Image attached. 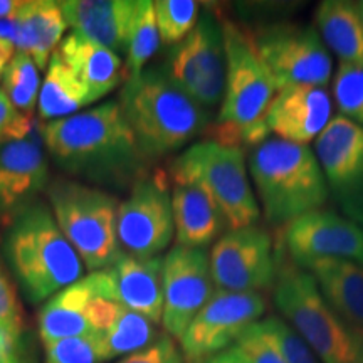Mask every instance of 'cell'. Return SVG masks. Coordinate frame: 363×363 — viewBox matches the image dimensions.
<instances>
[{
  "instance_id": "cell-1",
  "label": "cell",
  "mask_w": 363,
  "mask_h": 363,
  "mask_svg": "<svg viewBox=\"0 0 363 363\" xmlns=\"http://www.w3.org/2000/svg\"><path fill=\"white\" fill-rule=\"evenodd\" d=\"M45 150L66 174L123 189L147 175L148 160L118 101L54 120L40 128Z\"/></svg>"
},
{
  "instance_id": "cell-2",
  "label": "cell",
  "mask_w": 363,
  "mask_h": 363,
  "mask_svg": "<svg viewBox=\"0 0 363 363\" xmlns=\"http://www.w3.org/2000/svg\"><path fill=\"white\" fill-rule=\"evenodd\" d=\"M225 45V89L212 126L214 142L242 150L269 138L266 116L278 88L254 43L252 33L238 22L220 21Z\"/></svg>"
},
{
  "instance_id": "cell-3",
  "label": "cell",
  "mask_w": 363,
  "mask_h": 363,
  "mask_svg": "<svg viewBox=\"0 0 363 363\" xmlns=\"http://www.w3.org/2000/svg\"><path fill=\"white\" fill-rule=\"evenodd\" d=\"M120 106L148 162L185 147L211 123V111L184 93L163 67H150L126 79Z\"/></svg>"
},
{
  "instance_id": "cell-4",
  "label": "cell",
  "mask_w": 363,
  "mask_h": 363,
  "mask_svg": "<svg viewBox=\"0 0 363 363\" xmlns=\"http://www.w3.org/2000/svg\"><path fill=\"white\" fill-rule=\"evenodd\" d=\"M247 172L262 216L278 229L321 208L330 197L323 169L308 145L269 136L251 150Z\"/></svg>"
},
{
  "instance_id": "cell-5",
  "label": "cell",
  "mask_w": 363,
  "mask_h": 363,
  "mask_svg": "<svg viewBox=\"0 0 363 363\" xmlns=\"http://www.w3.org/2000/svg\"><path fill=\"white\" fill-rule=\"evenodd\" d=\"M4 256L33 305L48 301L83 276V259L59 229L52 212L38 201L9 222Z\"/></svg>"
},
{
  "instance_id": "cell-6",
  "label": "cell",
  "mask_w": 363,
  "mask_h": 363,
  "mask_svg": "<svg viewBox=\"0 0 363 363\" xmlns=\"http://www.w3.org/2000/svg\"><path fill=\"white\" fill-rule=\"evenodd\" d=\"M276 251L272 299L283 320L301 335L321 363H363V338L335 315L310 272L294 266L279 246Z\"/></svg>"
},
{
  "instance_id": "cell-7",
  "label": "cell",
  "mask_w": 363,
  "mask_h": 363,
  "mask_svg": "<svg viewBox=\"0 0 363 363\" xmlns=\"http://www.w3.org/2000/svg\"><path fill=\"white\" fill-rule=\"evenodd\" d=\"M48 197L59 229L91 272L110 267L123 252L118 240V207L113 195L81 182H49Z\"/></svg>"
},
{
  "instance_id": "cell-8",
  "label": "cell",
  "mask_w": 363,
  "mask_h": 363,
  "mask_svg": "<svg viewBox=\"0 0 363 363\" xmlns=\"http://www.w3.org/2000/svg\"><path fill=\"white\" fill-rule=\"evenodd\" d=\"M170 177L201 184L212 195L230 229L257 225L261 208L249 180L242 150L203 140L172 162Z\"/></svg>"
},
{
  "instance_id": "cell-9",
  "label": "cell",
  "mask_w": 363,
  "mask_h": 363,
  "mask_svg": "<svg viewBox=\"0 0 363 363\" xmlns=\"http://www.w3.org/2000/svg\"><path fill=\"white\" fill-rule=\"evenodd\" d=\"M252 38L278 89L330 84L333 57L316 27L278 21L254 30Z\"/></svg>"
},
{
  "instance_id": "cell-10",
  "label": "cell",
  "mask_w": 363,
  "mask_h": 363,
  "mask_svg": "<svg viewBox=\"0 0 363 363\" xmlns=\"http://www.w3.org/2000/svg\"><path fill=\"white\" fill-rule=\"evenodd\" d=\"M120 310L106 271H94L45 301L39 313L40 340L49 345L65 338L103 335L115 323Z\"/></svg>"
},
{
  "instance_id": "cell-11",
  "label": "cell",
  "mask_w": 363,
  "mask_h": 363,
  "mask_svg": "<svg viewBox=\"0 0 363 363\" xmlns=\"http://www.w3.org/2000/svg\"><path fill=\"white\" fill-rule=\"evenodd\" d=\"M163 71L202 108L219 106L225 89V45L214 13L206 11L199 17L192 33L174 45Z\"/></svg>"
},
{
  "instance_id": "cell-12",
  "label": "cell",
  "mask_w": 363,
  "mask_h": 363,
  "mask_svg": "<svg viewBox=\"0 0 363 363\" xmlns=\"http://www.w3.org/2000/svg\"><path fill=\"white\" fill-rule=\"evenodd\" d=\"M118 240L121 251L140 259L157 257L175 234L169 180L163 172L143 175L118 207Z\"/></svg>"
},
{
  "instance_id": "cell-13",
  "label": "cell",
  "mask_w": 363,
  "mask_h": 363,
  "mask_svg": "<svg viewBox=\"0 0 363 363\" xmlns=\"http://www.w3.org/2000/svg\"><path fill=\"white\" fill-rule=\"evenodd\" d=\"M208 259L219 291L261 293L276 283L278 251L264 227L227 230L214 242Z\"/></svg>"
},
{
  "instance_id": "cell-14",
  "label": "cell",
  "mask_w": 363,
  "mask_h": 363,
  "mask_svg": "<svg viewBox=\"0 0 363 363\" xmlns=\"http://www.w3.org/2000/svg\"><path fill=\"white\" fill-rule=\"evenodd\" d=\"M264 313L266 298L262 293L217 289L182 335L180 345L185 363H207L225 352Z\"/></svg>"
},
{
  "instance_id": "cell-15",
  "label": "cell",
  "mask_w": 363,
  "mask_h": 363,
  "mask_svg": "<svg viewBox=\"0 0 363 363\" xmlns=\"http://www.w3.org/2000/svg\"><path fill=\"white\" fill-rule=\"evenodd\" d=\"M315 153L333 201L363 229V128L342 115L331 118L315 140Z\"/></svg>"
},
{
  "instance_id": "cell-16",
  "label": "cell",
  "mask_w": 363,
  "mask_h": 363,
  "mask_svg": "<svg viewBox=\"0 0 363 363\" xmlns=\"http://www.w3.org/2000/svg\"><path fill=\"white\" fill-rule=\"evenodd\" d=\"M281 239V251L301 269L321 259H345L363 266V229L333 211L308 212L286 225Z\"/></svg>"
},
{
  "instance_id": "cell-17",
  "label": "cell",
  "mask_w": 363,
  "mask_h": 363,
  "mask_svg": "<svg viewBox=\"0 0 363 363\" xmlns=\"http://www.w3.org/2000/svg\"><path fill=\"white\" fill-rule=\"evenodd\" d=\"M216 291L206 249H170L163 257L162 323L167 335L180 340Z\"/></svg>"
},
{
  "instance_id": "cell-18",
  "label": "cell",
  "mask_w": 363,
  "mask_h": 363,
  "mask_svg": "<svg viewBox=\"0 0 363 363\" xmlns=\"http://www.w3.org/2000/svg\"><path fill=\"white\" fill-rule=\"evenodd\" d=\"M49 167L40 131L0 143V222L9 224L48 189Z\"/></svg>"
},
{
  "instance_id": "cell-19",
  "label": "cell",
  "mask_w": 363,
  "mask_h": 363,
  "mask_svg": "<svg viewBox=\"0 0 363 363\" xmlns=\"http://www.w3.org/2000/svg\"><path fill=\"white\" fill-rule=\"evenodd\" d=\"M333 115V101L320 86H286L272 99L266 121L284 142L308 145L320 136Z\"/></svg>"
},
{
  "instance_id": "cell-20",
  "label": "cell",
  "mask_w": 363,
  "mask_h": 363,
  "mask_svg": "<svg viewBox=\"0 0 363 363\" xmlns=\"http://www.w3.org/2000/svg\"><path fill=\"white\" fill-rule=\"evenodd\" d=\"M170 179L174 182L172 211L177 246L206 249L229 230L224 214L201 184L177 177Z\"/></svg>"
},
{
  "instance_id": "cell-21",
  "label": "cell",
  "mask_w": 363,
  "mask_h": 363,
  "mask_svg": "<svg viewBox=\"0 0 363 363\" xmlns=\"http://www.w3.org/2000/svg\"><path fill=\"white\" fill-rule=\"evenodd\" d=\"M57 4L74 33L115 54L128 51L138 0H65Z\"/></svg>"
},
{
  "instance_id": "cell-22",
  "label": "cell",
  "mask_w": 363,
  "mask_h": 363,
  "mask_svg": "<svg viewBox=\"0 0 363 363\" xmlns=\"http://www.w3.org/2000/svg\"><path fill=\"white\" fill-rule=\"evenodd\" d=\"M111 294L116 303L147 316L158 325L163 315V257L140 259L121 252L106 267Z\"/></svg>"
},
{
  "instance_id": "cell-23",
  "label": "cell",
  "mask_w": 363,
  "mask_h": 363,
  "mask_svg": "<svg viewBox=\"0 0 363 363\" xmlns=\"http://www.w3.org/2000/svg\"><path fill=\"white\" fill-rule=\"evenodd\" d=\"M306 271L335 315L363 338V266L345 259H321Z\"/></svg>"
},
{
  "instance_id": "cell-24",
  "label": "cell",
  "mask_w": 363,
  "mask_h": 363,
  "mask_svg": "<svg viewBox=\"0 0 363 363\" xmlns=\"http://www.w3.org/2000/svg\"><path fill=\"white\" fill-rule=\"evenodd\" d=\"M57 54L88 91L89 104L111 93L123 79L120 56L74 30L61 40Z\"/></svg>"
},
{
  "instance_id": "cell-25",
  "label": "cell",
  "mask_w": 363,
  "mask_h": 363,
  "mask_svg": "<svg viewBox=\"0 0 363 363\" xmlns=\"http://www.w3.org/2000/svg\"><path fill=\"white\" fill-rule=\"evenodd\" d=\"M67 27L61 7L51 0H29L13 17L11 43L19 52L29 54L35 66L44 69L49 65L51 52L61 43Z\"/></svg>"
},
{
  "instance_id": "cell-26",
  "label": "cell",
  "mask_w": 363,
  "mask_h": 363,
  "mask_svg": "<svg viewBox=\"0 0 363 363\" xmlns=\"http://www.w3.org/2000/svg\"><path fill=\"white\" fill-rule=\"evenodd\" d=\"M315 22L321 40L340 65L363 66V26L355 4L325 0L316 9Z\"/></svg>"
},
{
  "instance_id": "cell-27",
  "label": "cell",
  "mask_w": 363,
  "mask_h": 363,
  "mask_svg": "<svg viewBox=\"0 0 363 363\" xmlns=\"http://www.w3.org/2000/svg\"><path fill=\"white\" fill-rule=\"evenodd\" d=\"M89 104L88 91L69 66L52 52L48 72L39 91V115L44 120H61L72 116L81 108Z\"/></svg>"
},
{
  "instance_id": "cell-28",
  "label": "cell",
  "mask_w": 363,
  "mask_h": 363,
  "mask_svg": "<svg viewBox=\"0 0 363 363\" xmlns=\"http://www.w3.org/2000/svg\"><path fill=\"white\" fill-rule=\"evenodd\" d=\"M158 337L160 335L157 331V325L152 320L121 306L115 323L101 335L99 350H101L103 362L118 357H128L131 353L143 350Z\"/></svg>"
},
{
  "instance_id": "cell-29",
  "label": "cell",
  "mask_w": 363,
  "mask_h": 363,
  "mask_svg": "<svg viewBox=\"0 0 363 363\" xmlns=\"http://www.w3.org/2000/svg\"><path fill=\"white\" fill-rule=\"evenodd\" d=\"M155 9L150 0H138L126 51V79L138 76L160 48Z\"/></svg>"
},
{
  "instance_id": "cell-30",
  "label": "cell",
  "mask_w": 363,
  "mask_h": 363,
  "mask_svg": "<svg viewBox=\"0 0 363 363\" xmlns=\"http://www.w3.org/2000/svg\"><path fill=\"white\" fill-rule=\"evenodd\" d=\"M4 93L17 108V111L30 115L39 101V67L34 59L26 52L13 54L6 72L2 76Z\"/></svg>"
},
{
  "instance_id": "cell-31",
  "label": "cell",
  "mask_w": 363,
  "mask_h": 363,
  "mask_svg": "<svg viewBox=\"0 0 363 363\" xmlns=\"http://www.w3.org/2000/svg\"><path fill=\"white\" fill-rule=\"evenodd\" d=\"M158 34L163 44L177 45L192 33L201 17L195 0H157L153 2Z\"/></svg>"
},
{
  "instance_id": "cell-32",
  "label": "cell",
  "mask_w": 363,
  "mask_h": 363,
  "mask_svg": "<svg viewBox=\"0 0 363 363\" xmlns=\"http://www.w3.org/2000/svg\"><path fill=\"white\" fill-rule=\"evenodd\" d=\"M256 328L283 358L284 363H321L310 345L288 321L278 316H267L256 321Z\"/></svg>"
},
{
  "instance_id": "cell-33",
  "label": "cell",
  "mask_w": 363,
  "mask_h": 363,
  "mask_svg": "<svg viewBox=\"0 0 363 363\" xmlns=\"http://www.w3.org/2000/svg\"><path fill=\"white\" fill-rule=\"evenodd\" d=\"M333 96L342 116L363 128V66H338L333 78Z\"/></svg>"
},
{
  "instance_id": "cell-34",
  "label": "cell",
  "mask_w": 363,
  "mask_h": 363,
  "mask_svg": "<svg viewBox=\"0 0 363 363\" xmlns=\"http://www.w3.org/2000/svg\"><path fill=\"white\" fill-rule=\"evenodd\" d=\"M99 342L101 335H89L44 345V363H103Z\"/></svg>"
},
{
  "instance_id": "cell-35",
  "label": "cell",
  "mask_w": 363,
  "mask_h": 363,
  "mask_svg": "<svg viewBox=\"0 0 363 363\" xmlns=\"http://www.w3.org/2000/svg\"><path fill=\"white\" fill-rule=\"evenodd\" d=\"M230 355L240 363H284L274 348L256 328V323L240 335L235 345L227 348Z\"/></svg>"
},
{
  "instance_id": "cell-36",
  "label": "cell",
  "mask_w": 363,
  "mask_h": 363,
  "mask_svg": "<svg viewBox=\"0 0 363 363\" xmlns=\"http://www.w3.org/2000/svg\"><path fill=\"white\" fill-rule=\"evenodd\" d=\"M33 130L34 121L30 120V115L17 111L4 89H0V143L24 138Z\"/></svg>"
},
{
  "instance_id": "cell-37",
  "label": "cell",
  "mask_w": 363,
  "mask_h": 363,
  "mask_svg": "<svg viewBox=\"0 0 363 363\" xmlns=\"http://www.w3.org/2000/svg\"><path fill=\"white\" fill-rule=\"evenodd\" d=\"M116 363H185L182 350H179L170 335H160L155 342L143 350L123 357Z\"/></svg>"
},
{
  "instance_id": "cell-38",
  "label": "cell",
  "mask_w": 363,
  "mask_h": 363,
  "mask_svg": "<svg viewBox=\"0 0 363 363\" xmlns=\"http://www.w3.org/2000/svg\"><path fill=\"white\" fill-rule=\"evenodd\" d=\"M0 325L16 333H24L21 303L2 266H0Z\"/></svg>"
},
{
  "instance_id": "cell-39",
  "label": "cell",
  "mask_w": 363,
  "mask_h": 363,
  "mask_svg": "<svg viewBox=\"0 0 363 363\" xmlns=\"http://www.w3.org/2000/svg\"><path fill=\"white\" fill-rule=\"evenodd\" d=\"M0 363H33L24 333H16L2 325H0Z\"/></svg>"
},
{
  "instance_id": "cell-40",
  "label": "cell",
  "mask_w": 363,
  "mask_h": 363,
  "mask_svg": "<svg viewBox=\"0 0 363 363\" xmlns=\"http://www.w3.org/2000/svg\"><path fill=\"white\" fill-rule=\"evenodd\" d=\"M13 44L11 40L0 38V78L4 76V72H6L9 62L12 61L13 57Z\"/></svg>"
},
{
  "instance_id": "cell-41",
  "label": "cell",
  "mask_w": 363,
  "mask_h": 363,
  "mask_svg": "<svg viewBox=\"0 0 363 363\" xmlns=\"http://www.w3.org/2000/svg\"><path fill=\"white\" fill-rule=\"evenodd\" d=\"M22 2L19 0H0V19H13L19 12Z\"/></svg>"
},
{
  "instance_id": "cell-42",
  "label": "cell",
  "mask_w": 363,
  "mask_h": 363,
  "mask_svg": "<svg viewBox=\"0 0 363 363\" xmlns=\"http://www.w3.org/2000/svg\"><path fill=\"white\" fill-rule=\"evenodd\" d=\"M207 363H240V362L235 360V358L229 353V350H225V352L219 353L217 357L212 358V360H208Z\"/></svg>"
},
{
  "instance_id": "cell-43",
  "label": "cell",
  "mask_w": 363,
  "mask_h": 363,
  "mask_svg": "<svg viewBox=\"0 0 363 363\" xmlns=\"http://www.w3.org/2000/svg\"><path fill=\"white\" fill-rule=\"evenodd\" d=\"M355 7H357V11H358V16H360L362 26H363V0H362V2H357Z\"/></svg>"
}]
</instances>
